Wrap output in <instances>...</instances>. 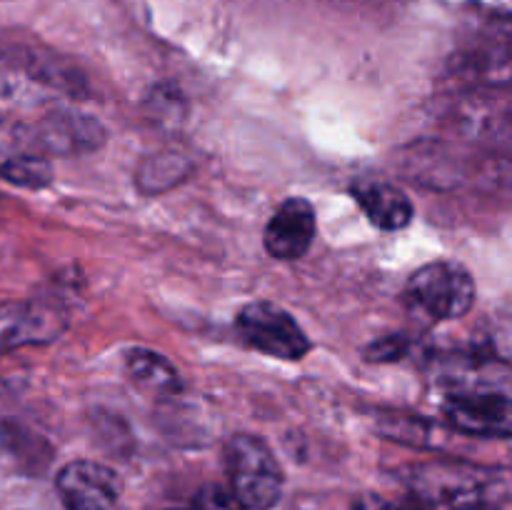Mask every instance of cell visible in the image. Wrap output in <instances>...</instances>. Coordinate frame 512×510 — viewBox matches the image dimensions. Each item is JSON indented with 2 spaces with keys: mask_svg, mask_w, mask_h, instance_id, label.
<instances>
[{
  "mask_svg": "<svg viewBox=\"0 0 512 510\" xmlns=\"http://www.w3.org/2000/svg\"><path fill=\"white\" fill-rule=\"evenodd\" d=\"M353 195L370 223L380 230H403L413 220V203L395 185L368 180L355 185Z\"/></svg>",
  "mask_w": 512,
  "mask_h": 510,
  "instance_id": "obj_9",
  "label": "cell"
},
{
  "mask_svg": "<svg viewBox=\"0 0 512 510\" xmlns=\"http://www.w3.org/2000/svg\"><path fill=\"white\" fill-rule=\"evenodd\" d=\"M38 88L75 95L85 88V80L73 65L53 55L25 48L0 50V98H18Z\"/></svg>",
  "mask_w": 512,
  "mask_h": 510,
  "instance_id": "obj_3",
  "label": "cell"
},
{
  "mask_svg": "<svg viewBox=\"0 0 512 510\" xmlns=\"http://www.w3.org/2000/svg\"><path fill=\"white\" fill-rule=\"evenodd\" d=\"M238 333L250 348L280 360H300L310 353V340L298 320L270 300H255L240 310Z\"/></svg>",
  "mask_w": 512,
  "mask_h": 510,
  "instance_id": "obj_4",
  "label": "cell"
},
{
  "mask_svg": "<svg viewBox=\"0 0 512 510\" xmlns=\"http://www.w3.org/2000/svg\"><path fill=\"white\" fill-rule=\"evenodd\" d=\"M185 175H188V163L180 155L160 153L145 160V165L138 173V180L140 188L148 190V193H160V190H168L170 185L183 180Z\"/></svg>",
  "mask_w": 512,
  "mask_h": 510,
  "instance_id": "obj_12",
  "label": "cell"
},
{
  "mask_svg": "<svg viewBox=\"0 0 512 510\" xmlns=\"http://www.w3.org/2000/svg\"><path fill=\"white\" fill-rule=\"evenodd\" d=\"M33 143L45 155L93 153L105 143V128L93 115L78 110H55L35 125Z\"/></svg>",
  "mask_w": 512,
  "mask_h": 510,
  "instance_id": "obj_7",
  "label": "cell"
},
{
  "mask_svg": "<svg viewBox=\"0 0 512 510\" xmlns=\"http://www.w3.org/2000/svg\"><path fill=\"white\" fill-rule=\"evenodd\" d=\"M55 485L68 510H110L120 498L118 473L95 460H73L63 465Z\"/></svg>",
  "mask_w": 512,
  "mask_h": 510,
  "instance_id": "obj_5",
  "label": "cell"
},
{
  "mask_svg": "<svg viewBox=\"0 0 512 510\" xmlns=\"http://www.w3.org/2000/svg\"><path fill=\"white\" fill-rule=\"evenodd\" d=\"M383 510H428V508H425V503H420V500H405V503L388 505V508Z\"/></svg>",
  "mask_w": 512,
  "mask_h": 510,
  "instance_id": "obj_15",
  "label": "cell"
},
{
  "mask_svg": "<svg viewBox=\"0 0 512 510\" xmlns=\"http://www.w3.org/2000/svg\"><path fill=\"white\" fill-rule=\"evenodd\" d=\"M230 493L243 510H270L283 493V468L260 438L238 433L225 448Z\"/></svg>",
  "mask_w": 512,
  "mask_h": 510,
  "instance_id": "obj_1",
  "label": "cell"
},
{
  "mask_svg": "<svg viewBox=\"0 0 512 510\" xmlns=\"http://www.w3.org/2000/svg\"><path fill=\"white\" fill-rule=\"evenodd\" d=\"M315 238V208L305 198H290L268 220L263 243L278 260H298L308 253Z\"/></svg>",
  "mask_w": 512,
  "mask_h": 510,
  "instance_id": "obj_8",
  "label": "cell"
},
{
  "mask_svg": "<svg viewBox=\"0 0 512 510\" xmlns=\"http://www.w3.org/2000/svg\"><path fill=\"white\" fill-rule=\"evenodd\" d=\"M123 363L128 378L133 380L143 393L155 395V398H170V395H178L180 388H183L178 368H175L165 355L155 353V350H128Z\"/></svg>",
  "mask_w": 512,
  "mask_h": 510,
  "instance_id": "obj_10",
  "label": "cell"
},
{
  "mask_svg": "<svg viewBox=\"0 0 512 510\" xmlns=\"http://www.w3.org/2000/svg\"><path fill=\"white\" fill-rule=\"evenodd\" d=\"M0 178L18 188H45L53 183V165L43 155H15L0 165Z\"/></svg>",
  "mask_w": 512,
  "mask_h": 510,
  "instance_id": "obj_11",
  "label": "cell"
},
{
  "mask_svg": "<svg viewBox=\"0 0 512 510\" xmlns=\"http://www.w3.org/2000/svg\"><path fill=\"white\" fill-rule=\"evenodd\" d=\"M403 350H405L403 340L385 338V340H380V343L370 345L368 358L370 360H395V358H400V355H403Z\"/></svg>",
  "mask_w": 512,
  "mask_h": 510,
  "instance_id": "obj_14",
  "label": "cell"
},
{
  "mask_svg": "<svg viewBox=\"0 0 512 510\" xmlns=\"http://www.w3.org/2000/svg\"><path fill=\"white\" fill-rule=\"evenodd\" d=\"M450 425L468 435L508 438L512 433L510 398L498 390H468L450 395L445 403Z\"/></svg>",
  "mask_w": 512,
  "mask_h": 510,
  "instance_id": "obj_6",
  "label": "cell"
},
{
  "mask_svg": "<svg viewBox=\"0 0 512 510\" xmlns=\"http://www.w3.org/2000/svg\"><path fill=\"white\" fill-rule=\"evenodd\" d=\"M193 510H243L235 495L223 485H205L193 500Z\"/></svg>",
  "mask_w": 512,
  "mask_h": 510,
  "instance_id": "obj_13",
  "label": "cell"
},
{
  "mask_svg": "<svg viewBox=\"0 0 512 510\" xmlns=\"http://www.w3.org/2000/svg\"><path fill=\"white\" fill-rule=\"evenodd\" d=\"M410 305L430 320L463 318L475 303V280L453 260H435L415 270L405 288Z\"/></svg>",
  "mask_w": 512,
  "mask_h": 510,
  "instance_id": "obj_2",
  "label": "cell"
}]
</instances>
